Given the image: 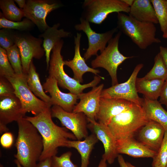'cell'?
I'll return each mask as SVG.
<instances>
[{
  "label": "cell",
  "instance_id": "obj_37",
  "mask_svg": "<svg viewBox=\"0 0 167 167\" xmlns=\"http://www.w3.org/2000/svg\"><path fill=\"white\" fill-rule=\"evenodd\" d=\"M15 89L12 84L5 76H0V96L15 95Z\"/></svg>",
  "mask_w": 167,
  "mask_h": 167
},
{
  "label": "cell",
  "instance_id": "obj_21",
  "mask_svg": "<svg viewBox=\"0 0 167 167\" xmlns=\"http://www.w3.org/2000/svg\"><path fill=\"white\" fill-rule=\"evenodd\" d=\"M118 153L125 154L135 158H153L157 152L146 147L133 137L117 140Z\"/></svg>",
  "mask_w": 167,
  "mask_h": 167
},
{
  "label": "cell",
  "instance_id": "obj_33",
  "mask_svg": "<svg viewBox=\"0 0 167 167\" xmlns=\"http://www.w3.org/2000/svg\"><path fill=\"white\" fill-rule=\"evenodd\" d=\"M167 165V130L156 155L153 158L152 167H165Z\"/></svg>",
  "mask_w": 167,
  "mask_h": 167
},
{
  "label": "cell",
  "instance_id": "obj_3",
  "mask_svg": "<svg viewBox=\"0 0 167 167\" xmlns=\"http://www.w3.org/2000/svg\"><path fill=\"white\" fill-rule=\"evenodd\" d=\"M117 28L129 37L140 49H145L153 43L161 41L156 37L155 24L139 21L122 12L117 15Z\"/></svg>",
  "mask_w": 167,
  "mask_h": 167
},
{
  "label": "cell",
  "instance_id": "obj_22",
  "mask_svg": "<svg viewBox=\"0 0 167 167\" xmlns=\"http://www.w3.org/2000/svg\"><path fill=\"white\" fill-rule=\"evenodd\" d=\"M60 24L58 23L52 27H49L42 34L39 36L43 38L42 46L45 50L47 69H48L50 60L51 52L56 43L62 38L70 37L71 32L63 29H58Z\"/></svg>",
  "mask_w": 167,
  "mask_h": 167
},
{
  "label": "cell",
  "instance_id": "obj_49",
  "mask_svg": "<svg viewBox=\"0 0 167 167\" xmlns=\"http://www.w3.org/2000/svg\"><path fill=\"white\" fill-rule=\"evenodd\" d=\"M0 167H3V165H1V164H0Z\"/></svg>",
  "mask_w": 167,
  "mask_h": 167
},
{
  "label": "cell",
  "instance_id": "obj_30",
  "mask_svg": "<svg viewBox=\"0 0 167 167\" xmlns=\"http://www.w3.org/2000/svg\"><path fill=\"white\" fill-rule=\"evenodd\" d=\"M150 1L154 8L163 35H167V2L166 0Z\"/></svg>",
  "mask_w": 167,
  "mask_h": 167
},
{
  "label": "cell",
  "instance_id": "obj_46",
  "mask_svg": "<svg viewBox=\"0 0 167 167\" xmlns=\"http://www.w3.org/2000/svg\"><path fill=\"white\" fill-rule=\"evenodd\" d=\"M15 162L16 165L17 167H23L17 160H15Z\"/></svg>",
  "mask_w": 167,
  "mask_h": 167
},
{
  "label": "cell",
  "instance_id": "obj_6",
  "mask_svg": "<svg viewBox=\"0 0 167 167\" xmlns=\"http://www.w3.org/2000/svg\"><path fill=\"white\" fill-rule=\"evenodd\" d=\"M81 17L89 22L101 24L110 14L129 13L130 7L122 0H85Z\"/></svg>",
  "mask_w": 167,
  "mask_h": 167
},
{
  "label": "cell",
  "instance_id": "obj_27",
  "mask_svg": "<svg viewBox=\"0 0 167 167\" xmlns=\"http://www.w3.org/2000/svg\"><path fill=\"white\" fill-rule=\"evenodd\" d=\"M27 82L29 88L36 97H38L50 106H52L51 97L47 95L44 91L33 60L30 63L29 71L27 74Z\"/></svg>",
  "mask_w": 167,
  "mask_h": 167
},
{
  "label": "cell",
  "instance_id": "obj_14",
  "mask_svg": "<svg viewBox=\"0 0 167 167\" xmlns=\"http://www.w3.org/2000/svg\"><path fill=\"white\" fill-rule=\"evenodd\" d=\"M88 128L102 143L105 150L102 158L109 164H113L118 155L117 149V140L108 125L100 123L95 120H88Z\"/></svg>",
  "mask_w": 167,
  "mask_h": 167
},
{
  "label": "cell",
  "instance_id": "obj_44",
  "mask_svg": "<svg viewBox=\"0 0 167 167\" xmlns=\"http://www.w3.org/2000/svg\"><path fill=\"white\" fill-rule=\"evenodd\" d=\"M106 161L102 158L101 160L97 167H107Z\"/></svg>",
  "mask_w": 167,
  "mask_h": 167
},
{
  "label": "cell",
  "instance_id": "obj_1",
  "mask_svg": "<svg viewBox=\"0 0 167 167\" xmlns=\"http://www.w3.org/2000/svg\"><path fill=\"white\" fill-rule=\"evenodd\" d=\"M52 118L51 107L36 116L25 117L36 128L42 138L44 148L39 161L56 155L58 148L66 147L69 140L76 139L72 133L56 125Z\"/></svg>",
  "mask_w": 167,
  "mask_h": 167
},
{
  "label": "cell",
  "instance_id": "obj_31",
  "mask_svg": "<svg viewBox=\"0 0 167 167\" xmlns=\"http://www.w3.org/2000/svg\"><path fill=\"white\" fill-rule=\"evenodd\" d=\"M0 28H7L15 29L19 31H28L35 26L33 23L29 19L25 18L20 21H13L6 19L2 13L0 12Z\"/></svg>",
  "mask_w": 167,
  "mask_h": 167
},
{
  "label": "cell",
  "instance_id": "obj_13",
  "mask_svg": "<svg viewBox=\"0 0 167 167\" xmlns=\"http://www.w3.org/2000/svg\"><path fill=\"white\" fill-rule=\"evenodd\" d=\"M51 112L52 117L58 118L63 126L72 132L77 140H81L88 135V122L83 113L68 112L57 105L51 107Z\"/></svg>",
  "mask_w": 167,
  "mask_h": 167
},
{
  "label": "cell",
  "instance_id": "obj_51",
  "mask_svg": "<svg viewBox=\"0 0 167 167\" xmlns=\"http://www.w3.org/2000/svg\"><path fill=\"white\" fill-rule=\"evenodd\" d=\"M166 2H167V0H166Z\"/></svg>",
  "mask_w": 167,
  "mask_h": 167
},
{
  "label": "cell",
  "instance_id": "obj_38",
  "mask_svg": "<svg viewBox=\"0 0 167 167\" xmlns=\"http://www.w3.org/2000/svg\"><path fill=\"white\" fill-rule=\"evenodd\" d=\"M14 142V137L12 134L10 132L4 133L1 136L0 143L4 148H9L12 146Z\"/></svg>",
  "mask_w": 167,
  "mask_h": 167
},
{
  "label": "cell",
  "instance_id": "obj_39",
  "mask_svg": "<svg viewBox=\"0 0 167 167\" xmlns=\"http://www.w3.org/2000/svg\"><path fill=\"white\" fill-rule=\"evenodd\" d=\"M159 102L165 105L167 108V79L165 81L160 96Z\"/></svg>",
  "mask_w": 167,
  "mask_h": 167
},
{
  "label": "cell",
  "instance_id": "obj_48",
  "mask_svg": "<svg viewBox=\"0 0 167 167\" xmlns=\"http://www.w3.org/2000/svg\"><path fill=\"white\" fill-rule=\"evenodd\" d=\"M162 36L164 38L167 39V35H163Z\"/></svg>",
  "mask_w": 167,
  "mask_h": 167
},
{
  "label": "cell",
  "instance_id": "obj_35",
  "mask_svg": "<svg viewBox=\"0 0 167 167\" xmlns=\"http://www.w3.org/2000/svg\"><path fill=\"white\" fill-rule=\"evenodd\" d=\"M72 152L68 151L59 156L56 155L51 158V167H77L72 162L71 157Z\"/></svg>",
  "mask_w": 167,
  "mask_h": 167
},
{
  "label": "cell",
  "instance_id": "obj_9",
  "mask_svg": "<svg viewBox=\"0 0 167 167\" xmlns=\"http://www.w3.org/2000/svg\"><path fill=\"white\" fill-rule=\"evenodd\" d=\"M14 40L19 51L23 72L27 74L33 58L40 59L45 54L41 46L43 41L41 38L18 31L15 32Z\"/></svg>",
  "mask_w": 167,
  "mask_h": 167
},
{
  "label": "cell",
  "instance_id": "obj_25",
  "mask_svg": "<svg viewBox=\"0 0 167 167\" xmlns=\"http://www.w3.org/2000/svg\"><path fill=\"white\" fill-rule=\"evenodd\" d=\"M146 115L149 120L156 122L167 130V111L157 100H152L144 97L141 104Z\"/></svg>",
  "mask_w": 167,
  "mask_h": 167
},
{
  "label": "cell",
  "instance_id": "obj_16",
  "mask_svg": "<svg viewBox=\"0 0 167 167\" xmlns=\"http://www.w3.org/2000/svg\"><path fill=\"white\" fill-rule=\"evenodd\" d=\"M104 86V84H101L92 88L91 91L87 93H83L78 95L80 101L75 106L72 112L83 113L88 120H96L99 109L101 93Z\"/></svg>",
  "mask_w": 167,
  "mask_h": 167
},
{
  "label": "cell",
  "instance_id": "obj_4",
  "mask_svg": "<svg viewBox=\"0 0 167 167\" xmlns=\"http://www.w3.org/2000/svg\"><path fill=\"white\" fill-rule=\"evenodd\" d=\"M63 43L62 39L59 41L52 50L48 68L49 76L54 78L60 87L67 89L70 92L77 95L83 93L85 89L96 86L101 79H103V77L95 75L90 82L82 84L74 78L70 77L65 72L64 69V60L61 54Z\"/></svg>",
  "mask_w": 167,
  "mask_h": 167
},
{
  "label": "cell",
  "instance_id": "obj_18",
  "mask_svg": "<svg viewBox=\"0 0 167 167\" xmlns=\"http://www.w3.org/2000/svg\"><path fill=\"white\" fill-rule=\"evenodd\" d=\"M133 103L123 99L101 97L96 120L108 125L113 118L130 108Z\"/></svg>",
  "mask_w": 167,
  "mask_h": 167
},
{
  "label": "cell",
  "instance_id": "obj_23",
  "mask_svg": "<svg viewBox=\"0 0 167 167\" xmlns=\"http://www.w3.org/2000/svg\"><path fill=\"white\" fill-rule=\"evenodd\" d=\"M129 15L140 22L157 24L156 13L149 0H135L130 7Z\"/></svg>",
  "mask_w": 167,
  "mask_h": 167
},
{
  "label": "cell",
  "instance_id": "obj_11",
  "mask_svg": "<svg viewBox=\"0 0 167 167\" xmlns=\"http://www.w3.org/2000/svg\"><path fill=\"white\" fill-rule=\"evenodd\" d=\"M143 66L142 63L138 64L126 81L103 89L101 97L124 99L141 106L142 98L138 94L135 82L137 76Z\"/></svg>",
  "mask_w": 167,
  "mask_h": 167
},
{
  "label": "cell",
  "instance_id": "obj_41",
  "mask_svg": "<svg viewBox=\"0 0 167 167\" xmlns=\"http://www.w3.org/2000/svg\"><path fill=\"white\" fill-rule=\"evenodd\" d=\"M51 158L40 161L36 167H51Z\"/></svg>",
  "mask_w": 167,
  "mask_h": 167
},
{
  "label": "cell",
  "instance_id": "obj_8",
  "mask_svg": "<svg viewBox=\"0 0 167 167\" xmlns=\"http://www.w3.org/2000/svg\"><path fill=\"white\" fill-rule=\"evenodd\" d=\"M15 89L14 94L19 99L24 114L30 112L36 116L49 107V104L36 97L29 88L27 82V74H15L7 77Z\"/></svg>",
  "mask_w": 167,
  "mask_h": 167
},
{
  "label": "cell",
  "instance_id": "obj_20",
  "mask_svg": "<svg viewBox=\"0 0 167 167\" xmlns=\"http://www.w3.org/2000/svg\"><path fill=\"white\" fill-rule=\"evenodd\" d=\"M81 36V33H77L76 36L74 37L75 54L73 59L64 61V65L68 66L72 70L74 74L73 78L80 83L83 82V76L85 73L90 72L97 75L100 72L99 70L88 66L84 58L82 57L80 50Z\"/></svg>",
  "mask_w": 167,
  "mask_h": 167
},
{
  "label": "cell",
  "instance_id": "obj_17",
  "mask_svg": "<svg viewBox=\"0 0 167 167\" xmlns=\"http://www.w3.org/2000/svg\"><path fill=\"white\" fill-rule=\"evenodd\" d=\"M43 86L45 92L49 93L50 96L52 106L57 105L66 111L73 112L78 99L77 95L62 92L58 87L56 79L49 76L46 79Z\"/></svg>",
  "mask_w": 167,
  "mask_h": 167
},
{
  "label": "cell",
  "instance_id": "obj_10",
  "mask_svg": "<svg viewBox=\"0 0 167 167\" xmlns=\"http://www.w3.org/2000/svg\"><path fill=\"white\" fill-rule=\"evenodd\" d=\"M62 6L60 2L53 0H28L23 10L24 17L36 25L41 32L49 26L46 18L51 11Z\"/></svg>",
  "mask_w": 167,
  "mask_h": 167
},
{
  "label": "cell",
  "instance_id": "obj_12",
  "mask_svg": "<svg viewBox=\"0 0 167 167\" xmlns=\"http://www.w3.org/2000/svg\"><path fill=\"white\" fill-rule=\"evenodd\" d=\"M80 22L79 24L75 26V28L77 31L84 32L88 37V47L84 56L87 61L93 55L97 56L98 51L101 53L104 50L118 29L116 28L104 33H98L92 30L88 21L80 17Z\"/></svg>",
  "mask_w": 167,
  "mask_h": 167
},
{
  "label": "cell",
  "instance_id": "obj_26",
  "mask_svg": "<svg viewBox=\"0 0 167 167\" xmlns=\"http://www.w3.org/2000/svg\"><path fill=\"white\" fill-rule=\"evenodd\" d=\"M165 81L159 79H148L144 77H137L135 82L136 91L148 99L157 100L160 96Z\"/></svg>",
  "mask_w": 167,
  "mask_h": 167
},
{
  "label": "cell",
  "instance_id": "obj_43",
  "mask_svg": "<svg viewBox=\"0 0 167 167\" xmlns=\"http://www.w3.org/2000/svg\"><path fill=\"white\" fill-rule=\"evenodd\" d=\"M14 1L17 4L19 7L22 9L24 8L26 4V1L25 0H14Z\"/></svg>",
  "mask_w": 167,
  "mask_h": 167
},
{
  "label": "cell",
  "instance_id": "obj_40",
  "mask_svg": "<svg viewBox=\"0 0 167 167\" xmlns=\"http://www.w3.org/2000/svg\"><path fill=\"white\" fill-rule=\"evenodd\" d=\"M160 53L163 58L165 63L167 67V47L161 46H160Z\"/></svg>",
  "mask_w": 167,
  "mask_h": 167
},
{
  "label": "cell",
  "instance_id": "obj_24",
  "mask_svg": "<svg viewBox=\"0 0 167 167\" xmlns=\"http://www.w3.org/2000/svg\"><path fill=\"white\" fill-rule=\"evenodd\" d=\"M98 140L96 135L92 133L82 141L69 140L66 147L74 148L79 153L81 158L80 167H88L91 153Z\"/></svg>",
  "mask_w": 167,
  "mask_h": 167
},
{
  "label": "cell",
  "instance_id": "obj_42",
  "mask_svg": "<svg viewBox=\"0 0 167 167\" xmlns=\"http://www.w3.org/2000/svg\"><path fill=\"white\" fill-rule=\"evenodd\" d=\"M117 158L120 167H128L122 156L119 154Z\"/></svg>",
  "mask_w": 167,
  "mask_h": 167
},
{
  "label": "cell",
  "instance_id": "obj_34",
  "mask_svg": "<svg viewBox=\"0 0 167 167\" xmlns=\"http://www.w3.org/2000/svg\"><path fill=\"white\" fill-rule=\"evenodd\" d=\"M15 74L7 55L6 50L0 47V76L11 77Z\"/></svg>",
  "mask_w": 167,
  "mask_h": 167
},
{
  "label": "cell",
  "instance_id": "obj_7",
  "mask_svg": "<svg viewBox=\"0 0 167 167\" xmlns=\"http://www.w3.org/2000/svg\"><path fill=\"white\" fill-rule=\"evenodd\" d=\"M121 35L119 32L108 42L104 50L91 62L92 68L102 67L105 69L110 75L112 86L118 84L117 71L119 66L126 60L134 56L126 57L119 51L118 44Z\"/></svg>",
  "mask_w": 167,
  "mask_h": 167
},
{
  "label": "cell",
  "instance_id": "obj_28",
  "mask_svg": "<svg viewBox=\"0 0 167 167\" xmlns=\"http://www.w3.org/2000/svg\"><path fill=\"white\" fill-rule=\"evenodd\" d=\"M13 0H0V8L4 17L13 21H20L24 17L23 9L18 8Z\"/></svg>",
  "mask_w": 167,
  "mask_h": 167
},
{
  "label": "cell",
  "instance_id": "obj_47",
  "mask_svg": "<svg viewBox=\"0 0 167 167\" xmlns=\"http://www.w3.org/2000/svg\"><path fill=\"white\" fill-rule=\"evenodd\" d=\"M126 164L128 167H137L129 162H126Z\"/></svg>",
  "mask_w": 167,
  "mask_h": 167
},
{
  "label": "cell",
  "instance_id": "obj_29",
  "mask_svg": "<svg viewBox=\"0 0 167 167\" xmlns=\"http://www.w3.org/2000/svg\"><path fill=\"white\" fill-rule=\"evenodd\" d=\"M144 77L148 79L165 80L167 79V67L160 53L154 58V64L152 68Z\"/></svg>",
  "mask_w": 167,
  "mask_h": 167
},
{
  "label": "cell",
  "instance_id": "obj_36",
  "mask_svg": "<svg viewBox=\"0 0 167 167\" xmlns=\"http://www.w3.org/2000/svg\"><path fill=\"white\" fill-rule=\"evenodd\" d=\"M15 32L14 30L3 28L0 30V47L6 50L15 44Z\"/></svg>",
  "mask_w": 167,
  "mask_h": 167
},
{
  "label": "cell",
  "instance_id": "obj_50",
  "mask_svg": "<svg viewBox=\"0 0 167 167\" xmlns=\"http://www.w3.org/2000/svg\"><path fill=\"white\" fill-rule=\"evenodd\" d=\"M165 167H167V165H166V166H165Z\"/></svg>",
  "mask_w": 167,
  "mask_h": 167
},
{
  "label": "cell",
  "instance_id": "obj_45",
  "mask_svg": "<svg viewBox=\"0 0 167 167\" xmlns=\"http://www.w3.org/2000/svg\"><path fill=\"white\" fill-rule=\"evenodd\" d=\"M123 1L130 7H131L133 4L134 0H122Z\"/></svg>",
  "mask_w": 167,
  "mask_h": 167
},
{
  "label": "cell",
  "instance_id": "obj_19",
  "mask_svg": "<svg viewBox=\"0 0 167 167\" xmlns=\"http://www.w3.org/2000/svg\"><path fill=\"white\" fill-rule=\"evenodd\" d=\"M165 131L160 124L149 120L139 131V141L157 152L163 141Z\"/></svg>",
  "mask_w": 167,
  "mask_h": 167
},
{
  "label": "cell",
  "instance_id": "obj_15",
  "mask_svg": "<svg viewBox=\"0 0 167 167\" xmlns=\"http://www.w3.org/2000/svg\"><path fill=\"white\" fill-rule=\"evenodd\" d=\"M21 103L15 95L0 96V133L7 132V125L24 118Z\"/></svg>",
  "mask_w": 167,
  "mask_h": 167
},
{
  "label": "cell",
  "instance_id": "obj_32",
  "mask_svg": "<svg viewBox=\"0 0 167 167\" xmlns=\"http://www.w3.org/2000/svg\"><path fill=\"white\" fill-rule=\"evenodd\" d=\"M8 60L15 74L23 73L21 57L19 49L15 44L6 50Z\"/></svg>",
  "mask_w": 167,
  "mask_h": 167
},
{
  "label": "cell",
  "instance_id": "obj_5",
  "mask_svg": "<svg viewBox=\"0 0 167 167\" xmlns=\"http://www.w3.org/2000/svg\"><path fill=\"white\" fill-rule=\"evenodd\" d=\"M149 120L142 106L133 103L130 108L113 118L108 126L118 140L133 137Z\"/></svg>",
  "mask_w": 167,
  "mask_h": 167
},
{
  "label": "cell",
  "instance_id": "obj_2",
  "mask_svg": "<svg viewBox=\"0 0 167 167\" xmlns=\"http://www.w3.org/2000/svg\"><path fill=\"white\" fill-rule=\"evenodd\" d=\"M17 122L18 132L15 157L23 167H36L43 150L42 138L36 128L25 117Z\"/></svg>",
  "mask_w": 167,
  "mask_h": 167
}]
</instances>
